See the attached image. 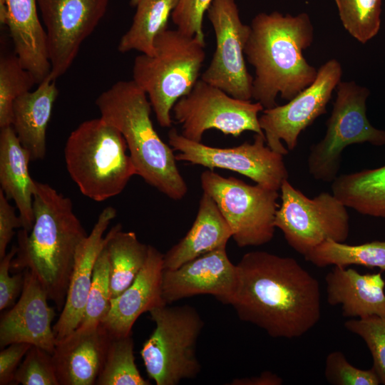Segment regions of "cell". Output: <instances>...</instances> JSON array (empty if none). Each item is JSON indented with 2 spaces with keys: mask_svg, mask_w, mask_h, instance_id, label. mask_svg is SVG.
Listing matches in <instances>:
<instances>
[{
  "mask_svg": "<svg viewBox=\"0 0 385 385\" xmlns=\"http://www.w3.org/2000/svg\"><path fill=\"white\" fill-rule=\"evenodd\" d=\"M236 267L230 305L240 320L286 339L302 337L320 320L319 283L295 259L251 251Z\"/></svg>",
  "mask_w": 385,
  "mask_h": 385,
  "instance_id": "6da1fadb",
  "label": "cell"
},
{
  "mask_svg": "<svg viewBox=\"0 0 385 385\" xmlns=\"http://www.w3.org/2000/svg\"><path fill=\"white\" fill-rule=\"evenodd\" d=\"M34 223L17 235L11 269L29 270L61 312L65 304L77 250L88 236L71 200L50 185L35 180Z\"/></svg>",
  "mask_w": 385,
  "mask_h": 385,
  "instance_id": "7a4b0ae2",
  "label": "cell"
},
{
  "mask_svg": "<svg viewBox=\"0 0 385 385\" xmlns=\"http://www.w3.org/2000/svg\"><path fill=\"white\" fill-rule=\"evenodd\" d=\"M314 40L307 13H260L252 20L245 55L255 69L252 98L264 108L277 106L276 98L290 101L311 85L315 67L303 56Z\"/></svg>",
  "mask_w": 385,
  "mask_h": 385,
  "instance_id": "3957f363",
  "label": "cell"
},
{
  "mask_svg": "<svg viewBox=\"0 0 385 385\" xmlns=\"http://www.w3.org/2000/svg\"><path fill=\"white\" fill-rule=\"evenodd\" d=\"M104 120L125 140L136 175L172 200L183 199L188 185L170 145L160 138L150 118L151 104L134 81H119L95 102Z\"/></svg>",
  "mask_w": 385,
  "mask_h": 385,
  "instance_id": "277c9868",
  "label": "cell"
},
{
  "mask_svg": "<svg viewBox=\"0 0 385 385\" xmlns=\"http://www.w3.org/2000/svg\"><path fill=\"white\" fill-rule=\"evenodd\" d=\"M121 133L101 117L85 120L68 137V174L86 197L102 202L120 194L136 175Z\"/></svg>",
  "mask_w": 385,
  "mask_h": 385,
  "instance_id": "5b68a950",
  "label": "cell"
},
{
  "mask_svg": "<svg viewBox=\"0 0 385 385\" xmlns=\"http://www.w3.org/2000/svg\"><path fill=\"white\" fill-rule=\"evenodd\" d=\"M205 48V40L167 29L156 36L153 56L134 59L132 80L147 94L161 127L171 126L175 103L198 81Z\"/></svg>",
  "mask_w": 385,
  "mask_h": 385,
  "instance_id": "8992f818",
  "label": "cell"
},
{
  "mask_svg": "<svg viewBox=\"0 0 385 385\" xmlns=\"http://www.w3.org/2000/svg\"><path fill=\"white\" fill-rule=\"evenodd\" d=\"M148 312L155 327L140 355L149 379L157 385H177L197 377L201 371L197 343L204 327L198 312L188 304H165Z\"/></svg>",
  "mask_w": 385,
  "mask_h": 385,
  "instance_id": "52a82bcc",
  "label": "cell"
},
{
  "mask_svg": "<svg viewBox=\"0 0 385 385\" xmlns=\"http://www.w3.org/2000/svg\"><path fill=\"white\" fill-rule=\"evenodd\" d=\"M336 90L326 133L310 147L307 160L308 172L314 179L331 183L338 176L346 147L364 143L385 146V130L374 127L366 115L369 90L354 81H340Z\"/></svg>",
  "mask_w": 385,
  "mask_h": 385,
  "instance_id": "ba28073f",
  "label": "cell"
},
{
  "mask_svg": "<svg viewBox=\"0 0 385 385\" xmlns=\"http://www.w3.org/2000/svg\"><path fill=\"white\" fill-rule=\"evenodd\" d=\"M200 183L230 225L238 247L261 246L273 239L278 190L225 178L211 170L201 173Z\"/></svg>",
  "mask_w": 385,
  "mask_h": 385,
  "instance_id": "9c48e42d",
  "label": "cell"
},
{
  "mask_svg": "<svg viewBox=\"0 0 385 385\" xmlns=\"http://www.w3.org/2000/svg\"><path fill=\"white\" fill-rule=\"evenodd\" d=\"M281 204L274 220L295 252L305 256L327 240L344 242L349 235L347 207L333 193L310 198L286 180L280 188Z\"/></svg>",
  "mask_w": 385,
  "mask_h": 385,
  "instance_id": "30bf717a",
  "label": "cell"
},
{
  "mask_svg": "<svg viewBox=\"0 0 385 385\" xmlns=\"http://www.w3.org/2000/svg\"><path fill=\"white\" fill-rule=\"evenodd\" d=\"M264 109L259 102L235 98L200 78L175 103L172 113L181 125V135L201 142L205 132L210 129L234 137L245 131L265 135L258 116Z\"/></svg>",
  "mask_w": 385,
  "mask_h": 385,
  "instance_id": "8fae6325",
  "label": "cell"
},
{
  "mask_svg": "<svg viewBox=\"0 0 385 385\" xmlns=\"http://www.w3.org/2000/svg\"><path fill=\"white\" fill-rule=\"evenodd\" d=\"M168 143L177 161L202 165L213 170H228L247 177L264 188L279 190L288 180L289 173L283 155L272 150L266 143L265 135L255 133L252 143L247 141L234 147L217 148L189 140L171 128Z\"/></svg>",
  "mask_w": 385,
  "mask_h": 385,
  "instance_id": "7c38bea8",
  "label": "cell"
},
{
  "mask_svg": "<svg viewBox=\"0 0 385 385\" xmlns=\"http://www.w3.org/2000/svg\"><path fill=\"white\" fill-rule=\"evenodd\" d=\"M206 13L214 30L216 47L200 78L235 98L251 100L253 76L245 59L250 25L242 22L235 0H212Z\"/></svg>",
  "mask_w": 385,
  "mask_h": 385,
  "instance_id": "4fadbf2b",
  "label": "cell"
},
{
  "mask_svg": "<svg viewBox=\"0 0 385 385\" xmlns=\"http://www.w3.org/2000/svg\"><path fill=\"white\" fill-rule=\"evenodd\" d=\"M342 73L341 63L329 59L318 69L314 81L288 103L262 111L260 125L272 150L285 155L297 147L300 133L327 113Z\"/></svg>",
  "mask_w": 385,
  "mask_h": 385,
  "instance_id": "5bb4252c",
  "label": "cell"
},
{
  "mask_svg": "<svg viewBox=\"0 0 385 385\" xmlns=\"http://www.w3.org/2000/svg\"><path fill=\"white\" fill-rule=\"evenodd\" d=\"M109 0H37L47 38L52 81L71 67L105 16Z\"/></svg>",
  "mask_w": 385,
  "mask_h": 385,
  "instance_id": "9a60e30c",
  "label": "cell"
},
{
  "mask_svg": "<svg viewBox=\"0 0 385 385\" xmlns=\"http://www.w3.org/2000/svg\"><path fill=\"white\" fill-rule=\"evenodd\" d=\"M236 265L226 247L216 249L173 269H163L162 294L166 304L200 294H210L231 304L236 290Z\"/></svg>",
  "mask_w": 385,
  "mask_h": 385,
  "instance_id": "2e32d148",
  "label": "cell"
},
{
  "mask_svg": "<svg viewBox=\"0 0 385 385\" xmlns=\"http://www.w3.org/2000/svg\"><path fill=\"white\" fill-rule=\"evenodd\" d=\"M24 272L19 299L1 318L0 347L27 343L52 354L56 342L51 326L55 312L37 277L29 270Z\"/></svg>",
  "mask_w": 385,
  "mask_h": 385,
  "instance_id": "e0dca14e",
  "label": "cell"
},
{
  "mask_svg": "<svg viewBox=\"0 0 385 385\" xmlns=\"http://www.w3.org/2000/svg\"><path fill=\"white\" fill-rule=\"evenodd\" d=\"M115 216L116 210L114 207L104 208L91 232L77 250L66 302L53 327L56 341L73 332L82 320L92 283L94 266L108 239V234L105 237L103 235Z\"/></svg>",
  "mask_w": 385,
  "mask_h": 385,
  "instance_id": "ac0fdd59",
  "label": "cell"
},
{
  "mask_svg": "<svg viewBox=\"0 0 385 385\" xmlns=\"http://www.w3.org/2000/svg\"><path fill=\"white\" fill-rule=\"evenodd\" d=\"M163 270V255L149 245L144 266L128 288L111 298L109 312L101 323L113 337L131 334L142 314L166 304L162 294Z\"/></svg>",
  "mask_w": 385,
  "mask_h": 385,
  "instance_id": "d6986e66",
  "label": "cell"
},
{
  "mask_svg": "<svg viewBox=\"0 0 385 385\" xmlns=\"http://www.w3.org/2000/svg\"><path fill=\"white\" fill-rule=\"evenodd\" d=\"M111 338L101 324L93 329L75 330L57 340L52 357L59 384H96Z\"/></svg>",
  "mask_w": 385,
  "mask_h": 385,
  "instance_id": "ffe728a7",
  "label": "cell"
},
{
  "mask_svg": "<svg viewBox=\"0 0 385 385\" xmlns=\"http://www.w3.org/2000/svg\"><path fill=\"white\" fill-rule=\"evenodd\" d=\"M325 282L328 303L341 305L344 317H385V281L381 272L361 274L354 269L334 267Z\"/></svg>",
  "mask_w": 385,
  "mask_h": 385,
  "instance_id": "44dd1931",
  "label": "cell"
},
{
  "mask_svg": "<svg viewBox=\"0 0 385 385\" xmlns=\"http://www.w3.org/2000/svg\"><path fill=\"white\" fill-rule=\"evenodd\" d=\"M37 0H7L6 26L14 53L22 66L41 83L51 72L45 29L37 14Z\"/></svg>",
  "mask_w": 385,
  "mask_h": 385,
  "instance_id": "7402d4cb",
  "label": "cell"
},
{
  "mask_svg": "<svg viewBox=\"0 0 385 385\" xmlns=\"http://www.w3.org/2000/svg\"><path fill=\"white\" fill-rule=\"evenodd\" d=\"M232 236L231 228L217 204L203 192L192 227L163 255V269H175L204 254L226 247Z\"/></svg>",
  "mask_w": 385,
  "mask_h": 385,
  "instance_id": "603a6c76",
  "label": "cell"
},
{
  "mask_svg": "<svg viewBox=\"0 0 385 385\" xmlns=\"http://www.w3.org/2000/svg\"><path fill=\"white\" fill-rule=\"evenodd\" d=\"M58 94L49 76L37 88L19 96L13 104L11 126L31 160H42L46 152V129Z\"/></svg>",
  "mask_w": 385,
  "mask_h": 385,
  "instance_id": "cb8c5ba5",
  "label": "cell"
},
{
  "mask_svg": "<svg viewBox=\"0 0 385 385\" xmlns=\"http://www.w3.org/2000/svg\"><path fill=\"white\" fill-rule=\"evenodd\" d=\"M0 184L19 210L23 229L30 232L34 223L35 180L29 172V151L20 143L11 125L0 128Z\"/></svg>",
  "mask_w": 385,
  "mask_h": 385,
  "instance_id": "d4e9b609",
  "label": "cell"
},
{
  "mask_svg": "<svg viewBox=\"0 0 385 385\" xmlns=\"http://www.w3.org/2000/svg\"><path fill=\"white\" fill-rule=\"evenodd\" d=\"M332 192L347 208L385 218V165L338 175L332 183Z\"/></svg>",
  "mask_w": 385,
  "mask_h": 385,
  "instance_id": "484cf974",
  "label": "cell"
},
{
  "mask_svg": "<svg viewBox=\"0 0 385 385\" xmlns=\"http://www.w3.org/2000/svg\"><path fill=\"white\" fill-rule=\"evenodd\" d=\"M107 234L106 248L110 262L111 298H114L136 278L147 260L149 245L140 242L134 232L122 231L120 224Z\"/></svg>",
  "mask_w": 385,
  "mask_h": 385,
  "instance_id": "4316f807",
  "label": "cell"
},
{
  "mask_svg": "<svg viewBox=\"0 0 385 385\" xmlns=\"http://www.w3.org/2000/svg\"><path fill=\"white\" fill-rule=\"evenodd\" d=\"M178 0H140L129 29L122 36L118 46L121 53L133 50L153 56L156 36L168 29Z\"/></svg>",
  "mask_w": 385,
  "mask_h": 385,
  "instance_id": "83f0119b",
  "label": "cell"
},
{
  "mask_svg": "<svg viewBox=\"0 0 385 385\" xmlns=\"http://www.w3.org/2000/svg\"><path fill=\"white\" fill-rule=\"evenodd\" d=\"M304 259L317 267H346L355 265L385 270V241L360 245L327 240L307 253Z\"/></svg>",
  "mask_w": 385,
  "mask_h": 385,
  "instance_id": "f1b7e54d",
  "label": "cell"
},
{
  "mask_svg": "<svg viewBox=\"0 0 385 385\" xmlns=\"http://www.w3.org/2000/svg\"><path fill=\"white\" fill-rule=\"evenodd\" d=\"M131 334L111 338L96 385H149L135 361Z\"/></svg>",
  "mask_w": 385,
  "mask_h": 385,
  "instance_id": "f546056e",
  "label": "cell"
},
{
  "mask_svg": "<svg viewBox=\"0 0 385 385\" xmlns=\"http://www.w3.org/2000/svg\"><path fill=\"white\" fill-rule=\"evenodd\" d=\"M36 84L33 75L24 68L14 54L0 58V128L11 125L13 104Z\"/></svg>",
  "mask_w": 385,
  "mask_h": 385,
  "instance_id": "4dcf8cb0",
  "label": "cell"
},
{
  "mask_svg": "<svg viewBox=\"0 0 385 385\" xmlns=\"http://www.w3.org/2000/svg\"><path fill=\"white\" fill-rule=\"evenodd\" d=\"M346 31L361 43L379 31L382 0H334Z\"/></svg>",
  "mask_w": 385,
  "mask_h": 385,
  "instance_id": "1f68e13d",
  "label": "cell"
},
{
  "mask_svg": "<svg viewBox=\"0 0 385 385\" xmlns=\"http://www.w3.org/2000/svg\"><path fill=\"white\" fill-rule=\"evenodd\" d=\"M111 300L110 262L105 246L96 262L83 316L76 330L82 332L98 327L109 312Z\"/></svg>",
  "mask_w": 385,
  "mask_h": 385,
  "instance_id": "d6a6232c",
  "label": "cell"
},
{
  "mask_svg": "<svg viewBox=\"0 0 385 385\" xmlns=\"http://www.w3.org/2000/svg\"><path fill=\"white\" fill-rule=\"evenodd\" d=\"M344 327L360 337L373 359V369L385 385V317L370 316L346 321Z\"/></svg>",
  "mask_w": 385,
  "mask_h": 385,
  "instance_id": "836d02e7",
  "label": "cell"
},
{
  "mask_svg": "<svg viewBox=\"0 0 385 385\" xmlns=\"http://www.w3.org/2000/svg\"><path fill=\"white\" fill-rule=\"evenodd\" d=\"M22 385H60L52 354L31 346L18 367L13 381Z\"/></svg>",
  "mask_w": 385,
  "mask_h": 385,
  "instance_id": "e575fe53",
  "label": "cell"
},
{
  "mask_svg": "<svg viewBox=\"0 0 385 385\" xmlns=\"http://www.w3.org/2000/svg\"><path fill=\"white\" fill-rule=\"evenodd\" d=\"M324 377L333 385H379L380 379L374 369H358L339 351L329 353L325 360Z\"/></svg>",
  "mask_w": 385,
  "mask_h": 385,
  "instance_id": "d590c367",
  "label": "cell"
},
{
  "mask_svg": "<svg viewBox=\"0 0 385 385\" xmlns=\"http://www.w3.org/2000/svg\"><path fill=\"white\" fill-rule=\"evenodd\" d=\"M212 1V0H178L171 16L177 29L188 36H197L205 40L203 16Z\"/></svg>",
  "mask_w": 385,
  "mask_h": 385,
  "instance_id": "8d00e7d4",
  "label": "cell"
},
{
  "mask_svg": "<svg viewBox=\"0 0 385 385\" xmlns=\"http://www.w3.org/2000/svg\"><path fill=\"white\" fill-rule=\"evenodd\" d=\"M17 252V246L11 247L0 262V310L11 308L21 294L24 284L25 272L21 271L10 275L11 261Z\"/></svg>",
  "mask_w": 385,
  "mask_h": 385,
  "instance_id": "74e56055",
  "label": "cell"
},
{
  "mask_svg": "<svg viewBox=\"0 0 385 385\" xmlns=\"http://www.w3.org/2000/svg\"><path fill=\"white\" fill-rule=\"evenodd\" d=\"M32 345L27 343H13L0 352V384H13L15 373Z\"/></svg>",
  "mask_w": 385,
  "mask_h": 385,
  "instance_id": "f35d334b",
  "label": "cell"
},
{
  "mask_svg": "<svg viewBox=\"0 0 385 385\" xmlns=\"http://www.w3.org/2000/svg\"><path fill=\"white\" fill-rule=\"evenodd\" d=\"M0 189V259L6 254V248L14 234L15 228H22L21 220L16 215L15 208Z\"/></svg>",
  "mask_w": 385,
  "mask_h": 385,
  "instance_id": "ab89813d",
  "label": "cell"
},
{
  "mask_svg": "<svg viewBox=\"0 0 385 385\" xmlns=\"http://www.w3.org/2000/svg\"><path fill=\"white\" fill-rule=\"evenodd\" d=\"M282 379L278 375L269 371H263L258 376L234 379L232 385H281Z\"/></svg>",
  "mask_w": 385,
  "mask_h": 385,
  "instance_id": "60d3db41",
  "label": "cell"
},
{
  "mask_svg": "<svg viewBox=\"0 0 385 385\" xmlns=\"http://www.w3.org/2000/svg\"><path fill=\"white\" fill-rule=\"evenodd\" d=\"M8 19L7 0H0V23L6 26Z\"/></svg>",
  "mask_w": 385,
  "mask_h": 385,
  "instance_id": "b9f144b4",
  "label": "cell"
},
{
  "mask_svg": "<svg viewBox=\"0 0 385 385\" xmlns=\"http://www.w3.org/2000/svg\"><path fill=\"white\" fill-rule=\"evenodd\" d=\"M140 0H130V4L133 6H136Z\"/></svg>",
  "mask_w": 385,
  "mask_h": 385,
  "instance_id": "7bdbcfd3",
  "label": "cell"
}]
</instances>
